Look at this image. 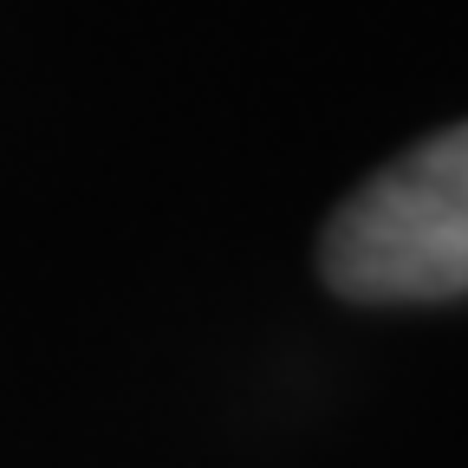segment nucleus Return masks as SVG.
<instances>
[{
	"label": "nucleus",
	"mask_w": 468,
	"mask_h": 468,
	"mask_svg": "<svg viewBox=\"0 0 468 468\" xmlns=\"http://www.w3.org/2000/svg\"><path fill=\"white\" fill-rule=\"evenodd\" d=\"M319 267L345 300H455L468 292V124L378 169L325 221Z\"/></svg>",
	"instance_id": "nucleus-1"
}]
</instances>
